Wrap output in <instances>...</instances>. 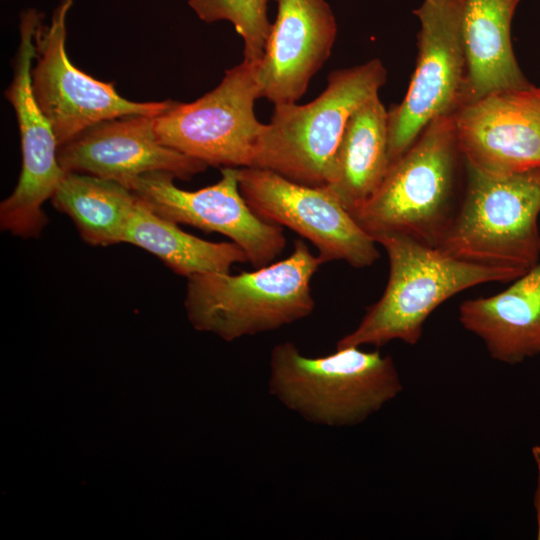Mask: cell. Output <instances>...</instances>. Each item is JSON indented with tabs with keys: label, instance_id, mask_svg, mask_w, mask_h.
Here are the masks:
<instances>
[{
	"label": "cell",
	"instance_id": "2e32d148",
	"mask_svg": "<svg viewBox=\"0 0 540 540\" xmlns=\"http://www.w3.org/2000/svg\"><path fill=\"white\" fill-rule=\"evenodd\" d=\"M459 321L489 355L515 365L540 354V262L504 291L463 301Z\"/></svg>",
	"mask_w": 540,
	"mask_h": 540
},
{
	"label": "cell",
	"instance_id": "8fae6325",
	"mask_svg": "<svg viewBox=\"0 0 540 540\" xmlns=\"http://www.w3.org/2000/svg\"><path fill=\"white\" fill-rule=\"evenodd\" d=\"M237 173L241 194L252 211L309 240L322 264L345 261L365 268L378 260L376 241L326 187L302 185L260 168H237Z\"/></svg>",
	"mask_w": 540,
	"mask_h": 540
},
{
	"label": "cell",
	"instance_id": "603a6c76",
	"mask_svg": "<svg viewBox=\"0 0 540 540\" xmlns=\"http://www.w3.org/2000/svg\"><path fill=\"white\" fill-rule=\"evenodd\" d=\"M540 171V170H539Z\"/></svg>",
	"mask_w": 540,
	"mask_h": 540
},
{
	"label": "cell",
	"instance_id": "5b68a950",
	"mask_svg": "<svg viewBox=\"0 0 540 540\" xmlns=\"http://www.w3.org/2000/svg\"><path fill=\"white\" fill-rule=\"evenodd\" d=\"M386 77L383 63L375 58L332 71L323 92L307 104L274 105L253 168L306 186H326L350 117L378 95Z\"/></svg>",
	"mask_w": 540,
	"mask_h": 540
},
{
	"label": "cell",
	"instance_id": "7c38bea8",
	"mask_svg": "<svg viewBox=\"0 0 540 540\" xmlns=\"http://www.w3.org/2000/svg\"><path fill=\"white\" fill-rule=\"evenodd\" d=\"M174 178L169 172L153 171L130 179L124 186L166 220L230 238L254 269L273 263L283 252V227L252 211L241 194L237 168H221L218 182L195 191L180 189Z\"/></svg>",
	"mask_w": 540,
	"mask_h": 540
},
{
	"label": "cell",
	"instance_id": "ffe728a7",
	"mask_svg": "<svg viewBox=\"0 0 540 540\" xmlns=\"http://www.w3.org/2000/svg\"><path fill=\"white\" fill-rule=\"evenodd\" d=\"M51 202L72 219L86 243L109 246L124 242L137 199L114 180L67 172Z\"/></svg>",
	"mask_w": 540,
	"mask_h": 540
},
{
	"label": "cell",
	"instance_id": "30bf717a",
	"mask_svg": "<svg viewBox=\"0 0 540 540\" xmlns=\"http://www.w3.org/2000/svg\"><path fill=\"white\" fill-rule=\"evenodd\" d=\"M73 1L60 0L51 23L39 27L31 71L34 96L59 146L99 122L128 115L158 116L173 102L130 101L113 83L96 80L71 63L66 52V19Z\"/></svg>",
	"mask_w": 540,
	"mask_h": 540
},
{
	"label": "cell",
	"instance_id": "7402d4cb",
	"mask_svg": "<svg viewBox=\"0 0 540 540\" xmlns=\"http://www.w3.org/2000/svg\"><path fill=\"white\" fill-rule=\"evenodd\" d=\"M532 455L535 460L538 476H537V486L535 491V509H536V518H537V538L540 540V446H534L532 448Z\"/></svg>",
	"mask_w": 540,
	"mask_h": 540
},
{
	"label": "cell",
	"instance_id": "3957f363",
	"mask_svg": "<svg viewBox=\"0 0 540 540\" xmlns=\"http://www.w3.org/2000/svg\"><path fill=\"white\" fill-rule=\"evenodd\" d=\"M320 265L305 241L296 239L287 258L251 272L190 276L188 320L196 330L229 342L290 325L313 312L311 281Z\"/></svg>",
	"mask_w": 540,
	"mask_h": 540
},
{
	"label": "cell",
	"instance_id": "7a4b0ae2",
	"mask_svg": "<svg viewBox=\"0 0 540 540\" xmlns=\"http://www.w3.org/2000/svg\"><path fill=\"white\" fill-rule=\"evenodd\" d=\"M269 367L270 394L305 420L329 427L361 424L403 390L392 357L378 350L336 348L308 357L286 341L273 347Z\"/></svg>",
	"mask_w": 540,
	"mask_h": 540
},
{
	"label": "cell",
	"instance_id": "d6986e66",
	"mask_svg": "<svg viewBox=\"0 0 540 540\" xmlns=\"http://www.w3.org/2000/svg\"><path fill=\"white\" fill-rule=\"evenodd\" d=\"M124 242L152 253L173 272L187 278L202 273H230L234 264L248 262L245 252L234 242H211L184 232L138 199Z\"/></svg>",
	"mask_w": 540,
	"mask_h": 540
},
{
	"label": "cell",
	"instance_id": "9c48e42d",
	"mask_svg": "<svg viewBox=\"0 0 540 540\" xmlns=\"http://www.w3.org/2000/svg\"><path fill=\"white\" fill-rule=\"evenodd\" d=\"M42 14L26 9L20 14V42L13 61V79L5 91L19 127L22 168L10 196L1 202L0 225L21 238H37L48 219L42 205L51 199L64 176L58 161V142L32 88V62L36 58V34Z\"/></svg>",
	"mask_w": 540,
	"mask_h": 540
},
{
	"label": "cell",
	"instance_id": "ac0fdd59",
	"mask_svg": "<svg viewBox=\"0 0 540 540\" xmlns=\"http://www.w3.org/2000/svg\"><path fill=\"white\" fill-rule=\"evenodd\" d=\"M388 110L376 95L350 117L326 187L351 213L376 191L389 168Z\"/></svg>",
	"mask_w": 540,
	"mask_h": 540
},
{
	"label": "cell",
	"instance_id": "5bb4252c",
	"mask_svg": "<svg viewBox=\"0 0 540 540\" xmlns=\"http://www.w3.org/2000/svg\"><path fill=\"white\" fill-rule=\"evenodd\" d=\"M155 117L128 115L99 122L58 147L62 170L114 180L165 171L189 180L207 165L159 142Z\"/></svg>",
	"mask_w": 540,
	"mask_h": 540
},
{
	"label": "cell",
	"instance_id": "44dd1931",
	"mask_svg": "<svg viewBox=\"0 0 540 540\" xmlns=\"http://www.w3.org/2000/svg\"><path fill=\"white\" fill-rule=\"evenodd\" d=\"M269 0H188L189 7L206 23L229 21L244 43V61L259 64L271 30Z\"/></svg>",
	"mask_w": 540,
	"mask_h": 540
},
{
	"label": "cell",
	"instance_id": "9a60e30c",
	"mask_svg": "<svg viewBox=\"0 0 540 540\" xmlns=\"http://www.w3.org/2000/svg\"><path fill=\"white\" fill-rule=\"evenodd\" d=\"M264 54L257 68L260 98L274 105L296 103L328 60L337 34L326 0H275Z\"/></svg>",
	"mask_w": 540,
	"mask_h": 540
},
{
	"label": "cell",
	"instance_id": "6da1fadb",
	"mask_svg": "<svg viewBox=\"0 0 540 540\" xmlns=\"http://www.w3.org/2000/svg\"><path fill=\"white\" fill-rule=\"evenodd\" d=\"M374 240L389 260L385 290L336 348L381 347L393 340L415 345L427 318L449 298L476 285L521 277L508 269L460 260L401 234H382Z\"/></svg>",
	"mask_w": 540,
	"mask_h": 540
},
{
	"label": "cell",
	"instance_id": "52a82bcc",
	"mask_svg": "<svg viewBox=\"0 0 540 540\" xmlns=\"http://www.w3.org/2000/svg\"><path fill=\"white\" fill-rule=\"evenodd\" d=\"M258 64L242 61L193 102L173 101L155 117L160 143L214 167H253L265 124L254 112L260 98Z\"/></svg>",
	"mask_w": 540,
	"mask_h": 540
},
{
	"label": "cell",
	"instance_id": "e0dca14e",
	"mask_svg": "<svg viewBox=\"0 0 540 540\" xmlns=\"http://www.w3.org/2000/svg\"><path fill=\"white\" fill-rule=\"evenodd\" d=\"M521 0H463L461 34L467 64L464 105L532 84L514 55L511 24Z\"/></svg>",
	"mask_w": 540,
	"mask_h": 540
},
{
	"label": "cell",
	"instance_id": "8992f818",
	"mask_svg": "<svg viewBox=\"0 0 540 540\" xmlns=\"http://www.w3.org/2000/svg\"><path fill=\"white\" fill-rule=\"evenodd\" d=\"M465 167L463 200L437 247L524 275L540 260V171L503 175Z\"/></svg>",
	"mask_w": 540,
	"mask_h": 540
},
{
	"label": "cell",
	"instance_id": "ba28073f",
	"mask_svg": "<svg viewBox=\"0 0 540 540\" xmlns=\"http://www.w3.org/2000/svg\"><path fill=\"white\" fill-rule=\"evenodd\" d=\"M463 0H424L418 56L403 100L388 110L389 166L433 120L464 105L467 64L461 34Z\"/></svg>",
	"mask_w": 540,
	"mask_h": 540
},
{
	"label": "cell",
	"instance_id": "4fadbf2b",
	"mask_svg": "<svg viewBox=\"0 0 540 540\" xmlns=\"http://www.w3.org/2000/svg\"><path fill=\"white\" fill-rule=\"evenodd\" d=\"M454 119L464 164L503 175L540 170V87L488 94Z\"/></svg>",
	"mask_w": 540,
	"mask_h": 540
},
{
	"label": "cell",
	"instance_id": "277c9868",
	"mask_svg": "<svg viewBox=\"0 0 540 540\" xmlns=\"http://www.w3.org/2000/svg\"><path fill=\"white\" fill-rule=\"evenodd\" d=\"M461 161L454 115L439 117L389 166L376 191L351 215L373 239L393 233L437 247L456 211Z\"/></svg>",
	"mask_w": 540,
	"mask_h": 540
}]
</instances>
